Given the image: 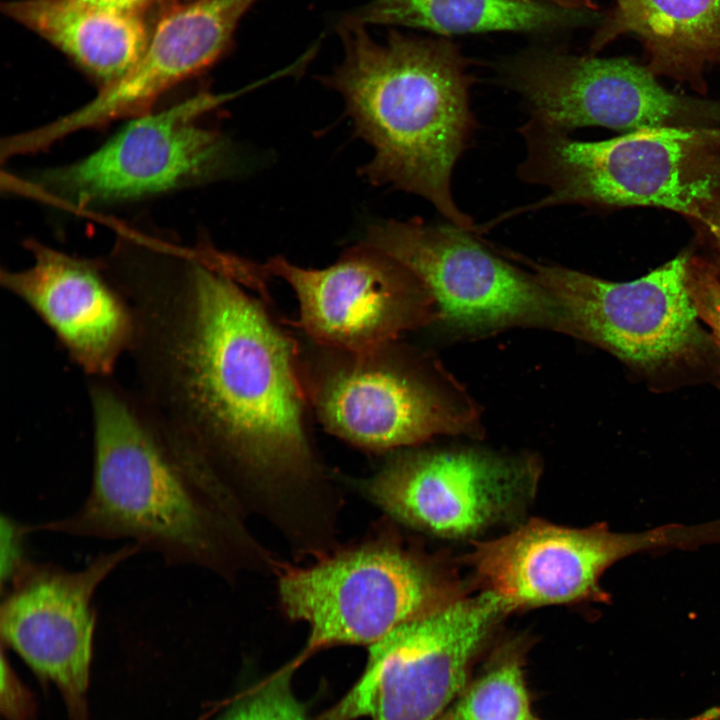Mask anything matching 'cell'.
I'll return each instance as SVG.
<instances>
[{
    "label": "cell",
    "mask_w": 720,
    "mask_h": 720,
    "mask_svg": "<svg viewBox=\"0 0 720 720\" xmlns=\"http://www.w3.org/2000/svg\"><path fill=\"white\" fill-rule=\"evenodd\" d=\"M84 3L114 11L128 12L139 14L143 16V13L153 8L175 6V0H80Z\"/></svg>",
    "instance_id": "25"
},
{
    "label": "cell",
    "mask_w": 720,
    "mask_h": 720,
    "mask_svg": "<svg viewBox=\"0 0 720 720\" xmlns=\"http://www.w3.org/2000/svg\"><path fill=\"white\" fill-rule=\"evenodd\" d=\"M277 572L282 610L309 626L297 664L335 645L370 646L460 599L439 568L391 540L326 555L310 566L281 564Z\"/></svg>",
    "instance_id": "5"
},
{
    "label": "cell",
    "mask_w": 720,
    "mask_h": 720,
    "mask_svg": "<svg viewBox=\"0 0 720 720\" xmlns=\"http://www.w3.org/2000/svg\"><path fill=\"white\" fill-rule=\"evenodd\" d=\"M687 283L699 319L712 330L720 348V272L714 264L689 257Z\"/></svg>",
    "instance_id": "23"
},
{
    "label": "cell",
    "mask_w": 720,
    "mask_h": 720,
    "mask_svg": "<svg viewBox=\"0 0 720 720\" xmlns=\"http://www.w3.org/2000/svg\"><path fill=\"white\" fill-rule=\"evenodd\" d=\"M444 720H542L531 708L520 656L500 657L460 694Z\"/></svg>",
    "instance_id": "21"
},
{
    "label": "cell",
    "mask_w": 720,
    "mask_h": 720,
    "mask_svg": "<svg viewBox=\"0 0 720 720\" xmlns=\"http://www.w3.org/2000/svg\"><path fill=\"white\" fill-rule=\"evenodd\" d=\"M697 222L704 228V231L720 251V201L707 209ZM715 266L720 272V261L719 265Z\"/></svg>",
    "instance_id": "26"
},
{
    "label": "cell",
    "mask_w": 720,
    "mask_h": 720,
    "mask_svg": "<svg viewBox=\"0 0 720 720\" xmlns=\"http://www.w3.org/2000/svg\"><path fill=\"white\" fill-rule=\"evenodd\" d=\"M456 225L414 218L368 228L363 243L407 268L449 326L480 332L515 325L559 328L557 305L533 275L491 253Z\"/></svg>",
    "instance_id": "7"
},
{
    "label": "cell",
    "mask_w": 720,
    "mask_h": 720,
    "mask_svg": "<svg viewBox=\"0 0 720 720\" xmlns=\"http://www.w3.org/2000/svg\"><path fill=\"white\" fill-rule=\"evenodd\" d=\"M259 266L265 279L278 277L291 287L300 325L327 349L376 352L433 314L434 302L417 278L363 242L326 268H302L283 257Z\"/></svg>",
    "instance_id": "13"
},
{
    "label": "cell",
    "mask_w": 720,
    "mask_h": 720,
    "mask_svg": "<svg viewBox=\"0 0 720 720\" xmlns=\"http://www.w3.org/2000/svg\"><path fill=\"white\" fill-rule=\"evenodd\" d=\"M1 705L8 720H29L32 716V697L17 679L3 652L1 657Z\"/></svg>",
    "instance_id": "24"
},
{
    "label": "cell",
    "mask_w": 720,
    "mask_h": 720,
    "mask_svg": "<svg viewBox=\"0 0 720 720\" xmlns=\"http://www.w3.org/2000/svg\"><path fill=\"white\" fill-rule=\"evenodd\" d=\"M28 248L34 256L32 266L2 270L1 285L38 315L88 376H111L135 335L124 294L95 262L34 241Z\"/></svg>",
    "instance_id": "16"
},
{
    "label": "cell",
    "mask_w": 720,
    "mask_h": 720,
    "mask_svg": "<svg viewBox=\"0 0 720 720\" xmlns=\"http://www.w3.org/2000/svg\"><path fill=\"white\" fill-rule=\"evenodd\" d=\"M504 613L500 599L485 591L401 624L369 646L358 681L315 720H438Z\"/></svg>",
    "instance_id": "6"
},
{
    "label": "cell",
    "mask_w": 720,
    "mask_h": 720,
    "mask_svg": "<svg viewBox=\"0 0 720 720\" xmlns=\"http://www.w3.org/2000/svg\"><path fill=\"white\" fill-rule=\"evenodd\" d=\"M297 666L291 661L218 720H312L291 687Z\"/></svg>",
    "instance_id": "22"
},
{
    "label": "cell",
    "mask_w": 720,
    "mask_h": 720,
    "mask_svg": "<svg viewBox=\"0 0 720 720\" xmlns=\"http://www.w3.org/2000/svg\"><path fill=\"white\" fill-rule=\"evenodd\" d=\"M337 352L302 375L324 427L362 448L387 450L471 430V410L384 356ZM332 350V349H331Z\"/></svg>",
    "instance_id": "14"
},
{
    "label": "cell",
    "mask_w": 720,
    "mask_h": 720,
    "mask_svg": "<svg viewBox=\"0 0 720 720\" xmlns=\"http://www.w3.org/2000/svg\"><path fill=\"white\" fill-rule=\"evenodd\" d=\"M230 94L199 93L129 122L86 158L44 172L42 192L71 204L129 200L216 175L227 158L224 138L197 118Z\"/></svg>",
    "instance_id": "11"
},
{
    "label": "cell",
    "mask_w": 720,
    "mask_h": 720,
    "mask_svg": "<svg viewBox=\"0 0 720 720\" xmlns=\"http://www.w3.org/2000/svg\"><path fill=\"white\" fill-rule=\"evenodd\" d=\"M621 36L640 42L653 74L704 93L706 72L720 64V0H614L590 49Z\"/></svg>",
    "instance_id": "18"
},
{
    "label": "cell",
    "mask_w": 720,
    "mask_h": 720,
    "mask_svg": "<svg viewBox=\"0 0 720 720\" xmlns=\"http://www.w3.org/2000/svg\"><path fill=\"white\" fill-rule=\"evenodd\" d=\"M1 9L105 85L135 66L150 39L142 15L80 0H12Z\"/></svg>",
    "instance_id": "19"
},
{
    "label": "cell",
    "mask_w": 720,
    "mask_h": 720,
    "mask_svg": "<svg viewBox=\"0 0 720 720\" xmlns=\"http://www.w3.org/2000/svg\"><path fill=\"white\" fill-rule=\"evenodd\" d=\"M527 461L473 450L401 456L359 483L397 520L445 537H465L503 518L534 487Z\"/></svg>",
    "instance_id": "15"
},
{
    "label": "cell",
    "mask_w": 720,
    "mask_h": 720,
    "mask_svg": "<svg viewBox=\"0 0 720 720\" xmlns=\"http://www.w3.org/2000/svg\"><path fill=\"white\" fill-rule=\"evenodd\" d=\"M257 1L193 0L168 9L135 66L88 104L36 129V142L47 147L77 130L140 114L173 85L215 62Z\"/></svg>",
    "instance_id": "17"
},
{
    "label": "cell",
    "mask_w": 720,
    "mask_h": 720,
    "mask_svg": "<svg viewBox=\"0 0 720 720\" xmlns=\"http://www.w3.org/2000/svg\"><path fill=\"white\" fill-rule=\"evenodd\" d=\"M188 256L178 274L119 281L135 322L136 396L239 497L252 487L288 534L315 529L332 512L296 343L235 279Z\"/></svg>",
    "instance_id": "1"
},
{
    "label": "cell",
    "mask_w": 720,
    "mask_h": 720,
    "mask_svg": "<svg viewBox=\"0 0 720 720\" xmlns=\"http://www.w3.org/2000/svg\"><path fill=\"white\" fill-rule=\"evenodd\" d=\"M93 473L72 514L26 526L102 540H128L170 566L232 579L278 562L254 539L241 499L198 451L162 430L137 396L92 377Z\"/></svg>",
    "instance_id": "2"
},
{
    "label": "cell",
    "mask_w": 720,
    "mask_h": 720,
    "mask_svg": "<svg viewBox=\"0 0 720 720\" xmlns=\"http://www.w3.org/2000/svg\"><path fill=\"white\" fill-rule=\"evenodd\" d=\"M519 177L544 187L538 202L508 215L557 205L646 206L697 221L720 201V127H655L603 141H579L530 118L521 128Z\"/></svg>",
    "instance_id": "4"
},
{
    "label": "cell",
    "mask_w": 720,
    "mask_h": 720,
    "mask_svg": "<svg viewBox=\"0 0 720 720\" xmlns=\"http://www.w3.org/2000/svg\"><path fill=\"white\" fill-rule=\"evenodd\" d=\"M142 552L128 543L70 571L25 559L2 592V642L53 682L74 720H85L96 614L93 598L124 561Z\"/></svg>",
    "instance_id": "12"
},
{
    "label": "cell",
    "mask_w": 720,
    "mask_h": 720,
    "mask_svg": "<svg viewBox=\"0 0 720 720\" xmlns=\"http://www.w3.org/2000/svg\"><path fill=\"white\" fill-rule=\"evenodd\" d=\"M501 76L522 96L531 118L567 132L720 123V103L670 92L646 65L629 58L534 51L503 63Z\"/></svg>",
    "instance_id": "9"
},
{
    "label": "cell",
    "mask_w": 720,
    "mask_h": 720,
    "mask_svg": "<svg viewBox=\"0 0 720 720\" xmlns=\"http://www.w3.org/2000/svg\"><path fill=\"white\" fill-rule=\"evenodd\" d=\"M527 1H540L558 5L563 8L583 11L589 13H595L598 11V5L594 0H527Z\"/></svg>",
    "instance_id": "27"
},
{
    "label": "cell",
    "mask_w": 720,
    "mask_h": 720,
    "mask_svg": "<svg viewBox=\"0 0 720 720\" xmlns=\"http://www.w3.org/2000/svg\"><path fill=\"white\" fill-rule=\"evenodd\" d=\"M344 57L323 82L338 92L359 137L372 148L361 173L374 184L418 195L451 224L476 230L455 204L453 168L475 128L468 63L447 40L392 32L376 41L367 27H338Z\"/></svg>",
    "instance_id": "3"
},
{
    "label": "cell",
    "mask_w": 720,
    "mask_h": 720,
    "mask_svg": "<svg viewBox=\"0 0 720 720\" xmlns=\"http://www.w3.org/2000/svg\"><path fill=\"white\" fill-rule=\"evenodd\" d=\"M706 526H667L615 533L604 524L574 529L533 519L511 533L477 543L468 555L485 591L507 612L548 604L602 600L603 572L636 552L703 542Z\"/></svg>",
    "instance_id": "10"
},
{
    "label": "cell",
    "mask_w": 720,
    "mask_h": 720,
    "mask_svg": "<svg viewBox=\"0 0 720 720\" xmlns=\"http://www.w3.org/2000/svg\"><path fill=\"white\" fill-rule=\"evenodd\" d=\"M593 13L527 0H370L343 21L393 25L455 35L537 31L582 23Z\"/></svg>",
    "instance_id": "20"
},
{
    "label": "cell",
    "mask_w": 720,
    "mask_h": 720,
    "mask_svg": "<svg viewBox=\"0 0 720 720\" xmlns=\"http://www.w3.org/2000/svg\"><path fill=\"white\" fill-rule=\"evenodd\" d=\"M688 258L679 255L622 283L561 266H531L557 305L561 330L633 366L656 370L688 359L705 342L688 289Z\"/></svg>",
    "instance_id": "8"
}]
</instances>
